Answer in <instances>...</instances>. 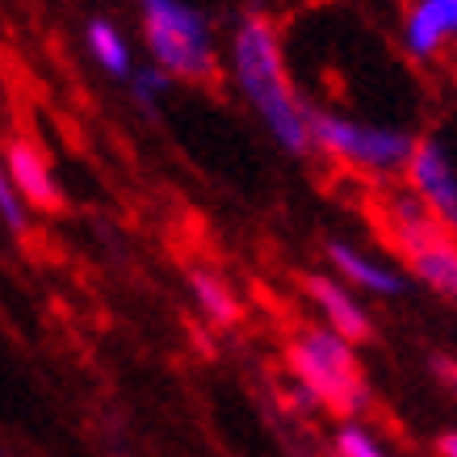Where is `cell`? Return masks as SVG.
<instances>
[{
    "label": "cell",
    "instance_id": "cell-1",
    "mask_svg": "<svg viewBox=\"0 0 457 457\" xmlns=\"http://www.w3.org/2000/svg\"><path fill=\"white\" fill-rule=\"evenodd\" d=\"M231 63H236V80L252 110L261 113L269 135L294 155L311 152V105L298 97L286 55H281L278 26L261 13L239 17L236 42H231Z\"/></svg>",
    "mask_w": 457,
    "mask_h": 457
},
{
    "label": "cell",
    "instance_id": "cell-2",
    "mask_svg": "<svg viewBox=\"0 0 457 457\" xmlns=\"http://www.w3.org/2000/svg\"><path fill=\"white\" fill-rule=\"evenodd\" d=\"M370 219L386 248L399 256L436 298L457 306V236L420 202L407 185L378 189L370 197Z\"/></svg>",
    "mask_w": 457,
    "mask_h": 457
},
{
    "label": "cell",
    "instance_id": "cell-3",
    "mask_svg": "<svg viewBox=\"0 0 457 457\" xmlns=\"http://www.w3.org/2000/svg\"><path fill=\"white\" fill-rule=\"evenodd\" d=\"M286 361L306 399L323 403L340 420H353L370 407V382L361 374L357 353L332 328H303L286 348Z\"/></svg>",
    "mask_w": 457,
    "mask_h": 457
},
{
    "label": "cell",
    "instance_id": "cell-4",
    "mask_svg": "<svg viewBox=\"0 0 457 457\" xmlns=\"http://www.w3.org/2000/svg\"><path fill=\"white\" fill-rule=\"evenodd\" d=\"M311 147L323 152L328 160H336V164L353 168V172H365L374 180H390V177H403L416 139L403 126L361 122V118H345V113L311 110Z\"/></svg>",
    "mask_w": 457,
    "mask_h": 457
},
{
    "label": "cell",
    "instance_id": "cell-5",
    "mask_svg": "<svg viewBox=\"0 0 457 457\" xmlns=\"http://www.w3.org/2000/svg\"><path fill=\"white\" fill-rule=\"evenodd\" d=\"M143 34L155 55V68L180 80H214V46H210V21L185 0H143Z\"/></svg>",
    "mask_w": 457,
    "mask_h": 457
},
{
    "label": "cell",
    "instance_id": "cell-6",
    "mask_svg": "<svg viewBox=\"0 0 457 457\" xmlns=\"http://www.w3.org/2000/svg\"><path fill=\"white\" fill-rule=\"evenodd\" d=\"M403 185L457 236V164L436 139H416L411 160L403 168Z\"/></svg>",
    "mask_w": 457,
    "mask_h": 457
},
{
    "label": "cell",
    "instance_id": "cell-7",
    "mask_svg": "<svg viewBox=\"0 0 457 457\" xmlns=\"http://www.w3.org/2000/svg\"><path fill=\"white\" fill-rule=\"evenodd\" d=\"M457 46V0H411L403 9V51L416 63L449 55Z\"/></svg>",
    "mask_w": 457,
    "mask_h": 457
},
{
    "label": "cell",
    "instance_id": "cell-8",
    "mask_svg": "<svg viewBox=\"0 0 457 457\" xmlns=\"http://www.w3.org/2000/svg\"><path fill=\"white\" fill-rule=\"evenodd\" d=\"M4 160H9V180L13 189L26 197L34 210L42 214H59L63 210V194H59L55 177L46 168V155L34 147L29 139H9L4 143Z\"/></svg>",
    "mask_w": 457,
    "mask_h": 457
},
{
    "label": "cell",
    "instance_id": "cell-9",
    "mask_svg": "<svg viewBox=\"0 0 457 457\" xmlns=\"http://www.w3.org/2000/svg\"><path fill=\"white\" fill-rule=\"evenodd\" d=\"M303 290L311 294V303L323 311L328 328H332L336 336H345L348 345L374 340V323L365 315V306L348 294V286H340L336 278H323V273H311V278H303Z\"/></svg>",
    "mask_w": 457,
    "mask_h": 457
},
{
    "label": "cell",
    "instance_id": "cell-10",
    "mask_svg": "<svg viewBox=\"0 0 457 457\" xmlns=\"http://www.w3.org/2000/svg\"><path fill=\"white\" fill-rule=\"evenodd\" d=\"M328 261L336 264V273H340L348 286H357V290H365V294L395 298V294L407 290V281H403L399 269H390V264L374 261L370 252L353 248V244H340V239H332V244H328Z\"/></svg>",
    "mask_w": 457,
    "mask_h": 457
},
{
    "label": "cell",
    "instance_id": "cell-11",
    "mask_svg": "<svg viewBox=\"0 0 457 457\" xmlns=\"http://www.w3.org/2000/svg\"><path fill=\"white\" fill-rule=\"evenodd\" d=\"M189 286H194L197 306H202L214 323H222V328L239 323V303H236V294H231V286H227L222 278L206 273V269H194V273H189Z\"/></svg>",
    "mask_w": 457,
    "mask_h": 457
},
{
    "label": "cell",
    "instance_id": "cell-12",
    "mask_svg": "<svg viewBox=\"0 0 457 457\" xmlns=\"http://www.w3.org/2000/svg\"><path fill=\"white\" fill-rule=\"evenodd\" d=\"M88 42H93V55L101 59V68L110 76H126L130 71V55H126V42L118 38V29L110 21H93L88 26Z\"/></svg>",
    "mask_w": 457,
    "mask_h": 457
},
{
    "label": "cell",
    "instance_id": "cell-13",
    "mask_svg": "<svg viewBox=\"0 0 457 457\" xmlns=\"http://www.w3.org/2000/svg\"><path fill=\"white\" fill-rule=\"evenodd\" d=\"M336 449H340V457H386L374 441H370V432H361V428H340Z\"/></svg>",
    "mask_w": 457,
    "mask_h": 457
},
{
    "label": "cell",
    "instance_id": "cell-14",
    "mask_svg": "<svg viewBox=\"0 0 457 457\" xmlns=\"http://www.w3.org/2000/svg\"><path fill=\"white\" fill-rule=\"evenodd\" d=\"M164 88H168V76L160 68H139V71H135V101H139V105H147V110H152L155 93H164Z\"/></svg>",
    "mask_w": 457,
    "mask_h": 457
},
{
    "label": "cell",
    "instance_id": "cell-15",
    "mask_svg": "<svg viewBox=\"0 0 457 457\" xmlns=\"http://www.w3.org/2000/svg\"><path fill=\"white\" fill-rule=\"evenodd\" d=\"M432 370H436V378L457 395V361L453 357H432Z\"/></svg>",
    "mask_w": 457,
    "mask_h": 457
},
{
    "label": "cell",
    "instance_id": "cell-16",
    "mask_svg": "<svg viewBox=\"0 0 457 457\" xmlns=\"http://www.w3.org/2000/svg\"><path fill=\"white\" fill-rule=\"evenodd\" d=\"M436 453H441V457H457V432H445L441 441H436Z\"/></svg>",
    "mask_w": 457,
    "mask_h": 457
}]
</instances>
